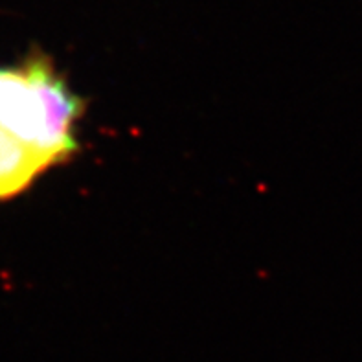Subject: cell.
<instances>
[{"label": "cell", "mask_w": 362, "mask_h": 362, "mask_svg": "<svg viewBox=\"0 0 362 362\" xmlns=\"http://www.w3.org/2000/svg\"><path fill=\"white\" fill-rule=\"evenodd\" d=\"M76 96L50 57L0 66V202L26 192L42 173L78 151Z\"/></svg>", "instance_id": "obj_1"}]
</instances>
